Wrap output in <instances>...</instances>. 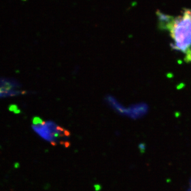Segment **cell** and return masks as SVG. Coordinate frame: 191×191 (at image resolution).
I'll list each match as a JSON object with an SVG mask.
<instances>
[{"label": "cell", "mask_w": 191, "mask_h": 191, "mask_svg": "<svg viewBox=\"0 0 191 191\" xmlns=\"http://www.w3.org/2000/svg\"><path fill=\"white\" fill-rule=\"evenodd\" d=\"M32 128L38 135L52 145L55 146L59 142L66 146L69 144L66 140L70 136L69 131L52 121L42 120L39 123L33 124Z\"/></svg>", "instance_id": "obj_2"}, {"label": "cell", "mask_w": 191, "mask_h": 191, "mask_svg": "<svg viewBox=\"0 0 191 191\" xmlns=\"http://www.w3.org/2000/svg\"><path fill=\"white\" fill-rule=\"evenodd\" d=\"M160 27L169 32L171 46L185 54L187 62L191 61V8H184L181 14L173 17L158 12Z\"/></svg>", "instance_id": "obj_1"}, {"label": "cell", "mask_w": 191, "mask_h": 191, "mask_svg": "<svg viewBox=\"0 0 191 191\" xmlns=\"http://www.w3.org/2000/svg\"><path fill=\"white\" fill-rule=\"evenodd\" d=\"M139 149L140 150V151L142 153H143L144 152V150H145V144H140L139 145Z\"/></svg>", "instance_id": "obj_4"}, {"label": "cell", "mask_w": 191, "mask_h": 191, "mask_svg": "<svg viewBox=\"0 0 191 191\" xmlns=\"http://www.w3.org/2000/svg\"><path fill=\"white\" fill-rule=\"evenodd\" d=\"M20 90H14L11 88L0 84V98L20 95Z\"/></svg>", "instance_id": "obj_3"}]
</instances>
